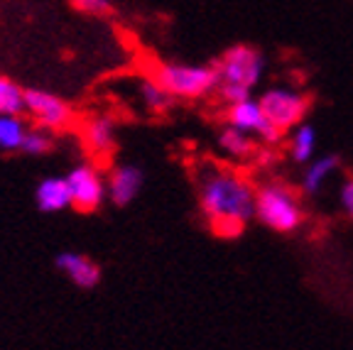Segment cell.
<instances>
[{
    "mask_svg": "<svg viewBox=\"0 0 353 350\" xmlns=\"http://www.w3.org/2000/svg\"><path fill=\"white\" fill-rule=\"evenodd\" d=\"M258 186L236 169L211 165L199 172L196 196L199 211L219 238H238L255 218Z\"/></svg>",
    "mask_w": 353,
    "mask_h": 350,
    "instance_id": "1",
    "label": "cell"
},
{
    "mask_svg": "<svg viewBox=\"0 0 353 350\" xmlns=\"http://www.w3.org/2000/svg\"><path fill=\"white\" fill-rule=\"evenodd\" d=\"M265 69H268V59L263 52L250 44H236L216 61V72H219L216 96L226 105L253 99V88L263 81Z\"/></svg>",
    "mask_w": 353,
    "mask_h": 350,
    "instance_id": "2",
    "label": "cell"
},
{
    "mask_svg": "<svg viewBox=\"0 0 353 350\" xmlns=\"http://www.w3.org/2000/svg\"><path fill=\"white\" fill-rule=\"evenodd\" d=\"M255 220L275 233H294L304 225L307 214L292 186L270 181L258 186L255 194Z\"/></svg>",
    "mask_w": 353,
    "mask_h": 350,
    "instance_id": "3",
    "label": "cell"
},
{
    "mask_svg": "<svg viewBox=\"0 0 353 350\" xmlns=\"http://www.w3.org/2000/svg\"><path fill=\"white\" fill-rule=\"evenodd\" d=\"M152 79L174 99H204L216 93L219 86V72L216 64H157Z\"/></svg>",
    "mask_w": 353,
    "mask_h": 350,
    "instance_id": "4",
    "label": "cell"
},
{
    "mask_svg": "<svg viewBox=\"0 0 353 350\" xmlns=\"http://www.w3.org/2000/svg\"><path fill=\"white\" fill-rule=\"evenodd\" d=\"M258 101L268 115V121L275 127H280L282 132H292L299 123H304L309 108H312V99L307 93L290 86L268 88Z\"/></svg>",
    "mask_w": 353,
    "mask_h": 350,
    "instance_id": "5",
    "label": "cell"
},
{
    "mask_svg": "<svg viewBox=\"0 0 353 350\" xmlns=\"http://www.w3.org/2000/svg\"><path fill=\"white\" fill-rule=\"evenodd\" d=\"M25 113L37 123V127L59 132L74 123V110L64 99L44 88H25Z\"/></svg>",
    "mask_w": 353,
    "mask_h": 350,
    "instance_id": "6",
    "label": "cell"
},
{
    "mask_svg": "<svg viewBox=\"0 0 353 350\" xmlns=\"http://www.w3.org/2000/svg\"><path fill=\"white\" fill-rule=\"evenodd\" d=\"M69 189H72V206L81 214H91L101 203L108 198V184H105L103 174L99 167L94 165H77L66 174Z\"/></svg>",
    "mask_w": 353,
    "mask_h": 350,
    "instance_id": "7",
    "label": "cell"
},
{
    "mask_svg": "<svg viewBox=\"0 0 353 350\" xmlns=\"http://www.w3.org/2000/svg\"><path fill=\"white\" fill-rule=\"evenodd\" d=\"M226 118H228V125L253 135L260 145H277L282 137H285V132H282L280 127H275L270 121H268L263 105H260V101H255V99L228 105Z\"/></svg>",
    "mask_w": 353,
    "mask_h": 350,
    "instance_id": "8",
    "label": "cell"
},
{
    "mask_svg": "<svg viewBox=\"0 0 353 350\" xmlns=\"http://www.w3.org/2000/svg\"><path fill=\"white\" fill-rule=\"evenodd\" d=\"M105 184H108L110 201L116 206H128L138 198L140 189L145 184V174L135 165H116L110 169V174L105 176Z\"/></svg>",
    "mask_w": 353,
    "mask_h": 350,
    "instance_id": "9",
    "label": "cell"
},
{
    "mask_svg": "<svg viewBox=\"0 0 353 350\" xmlns=\"http://www.w3.org/2000/svg\"><path fill=\"white\" fill-rule=\"evenodd\" d=\"M54 265L79 289H94L101 282V267L81 252H61V255H57Z\"/></svg>",
    "mask_w": 353,
    "mask_h": 350,
    "instance_id": "10",
    "label": "cell"
},
{
    "mask_svg": "<svg viewBox=\"0 0 353 350\" xmlns=\"http://www.w3.org/2000/svg\"><path fill=\"white\" fill-rule=\"evenodd\" d=\"M34 203L42 214H57L72 206V189L66 176H47L34 189Z\"/></svg>",
    "mask_w": 353,
    "mask_h": 350,
    "instance_id": "11",
    "label": "cell"
},
{
    "mask_svg": "<svg viewBox=\"0 0 353 350\" xmlns=\"http://www.w3.org/2000/svg\"><path fill=\"white\" fill-rule=\"evenodd\" d=\"M216 143H219L221 152L226 154V157L236 159V162H248V159H253L255 152H258V145H260L253 135L238 130V127H233V125L221 127Z\"/></svg>",
    "mask_w": 353,
    "mask_h": 350,
    "instance_id": "12",
    "label": "cell"
},
{
    "mask_svg": "<svg viewBox=\"0 0 353 350\" xmlns=\"http://www.w3.org/2000/svg\"><path fill=\"white\" fill-rule=\"evenodd\" d=\"M83 143L96 154H110L116 147V121L110 115H94L83 127Z\"/></svg>",
    "mask_w": 353,
    "mask_h": 350,
    "instance_id": "13",
    "label": "cell"
},
{
    "mask_svg": "<svg viewBox=\"0 0 353 350\" xmlns=\"http://www.w3.org/2000/svg\"><path fill=\"white\" fill-rule=\"evenodd\" d=\"M339 169V157L336 154H321L314 157L309 165H304V174H302V192L307 196H314L324 189L326 181L334 176V172Z\"/></svg>",
    "mask_w": 353,
    "mask_h": 350,
    "instance_id": "14",
    "label": "cell"
},
{
    "mask_svg": "<svg viewBox=\"0 0 353 350\" xmlns=\"http://www.w3.org/2000/svg\"><path fill=\"white\" fill-rule=\"evenodd\" d=\"M316 127L312 123H299L290 135V152L299 165H309L316 157Z\"/></svg>",
    "mask_w": 353,
    "mask_h": 350,
    "instance_id": "15",
    "label": "cell"
},
{
    "mask_svg": "<svg viewBox=\"0 0 353 350\" xmlns=\"http://www.w3.org/2000/svg\"><path fill=\"white\" fill-rule=\"evenodd\" d=\"M25 135H28V127L20 115L0 113V150L3 152H20Z\"/></svg>",
    "mask_w": 353,
    "mask_h": 350,
    "instance_id": "16",
    "label": "cell"
},
{
    "mask_svg": "<svg viewBox=\"0 0 353 350\" xmlns=\"http://www.w3.org/2000/svg\"><path fill=\"white\" fill-rule=\"evenodd\" d=\"M0 113L22 115L25 113V88L10 76H0Z\"/></svg>",
    "mask_w": 353,
    "mask_h": 350,
    "instance_id": "17",
    "label": "cell"
},
{
    "mask_svg": "<svg viewBox=\"0 0 353 350\" xmlns=\"http://www.w3.org/2000/svg\"><path fill=\"white\" fill-rule=\"evenodd\" d=\"M140 99H143V103L152 113H167L172 108V103H174V96L167 88H162L152 76L140 83Z\"/></svg>",
    "mask_w": 353,
    "mask_h": 350,
    "instance_id": "18",
    "label": "cell"
},
{
    "mask_svg": "<svg viewBox=\"0 0 353 350\" xmlns=\"http://www.w3.org/2000/svg\"><path fill=\"white\" fill-rule=\"evenodd\" d=\"M52 150V137L50 130H42V127H34V130H28L25 140H22L20 152L28 154V157H42Z\"/></svg>",
    "mask_w": 353,
    "mask_h": 350,
    "instance_id": "19",
    "label": "cell"
},
{
    "mask_svg": "<svg viewBox=\"0 0 353 350\" xmlns=\"http://www.w3.org/2000/svg\"><path fill=\"white\" fill-rule=\"evenodd\" d=\"M72 6L86 15H110L113 12L110 0H72Z\"/></svg>",
    "mask_w": 353,
    "mask_h": 350,
    "instance_id": "20",
    "label": "cell"
},
{
    "mask_svg": "<svg viewBox=\"0 0 353 350\" xmlns=\"http://www.w3.org/2000/svg\"><path fill=\"white\" fill-rule=\"evenodd\" d=\"M339 203H341L343 214L353 220V176L343 179V184L339 186Z\"/></svg>",
    "mask_w": 353,
    "mask_h": 350,
    "instance_id": "21",
    "label": "cell"
}]
</instances>
